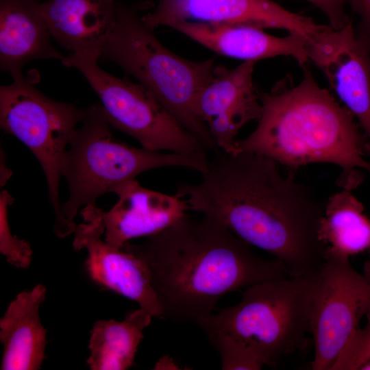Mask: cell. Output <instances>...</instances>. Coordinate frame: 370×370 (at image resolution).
Returning <instances> with one entry per match:
<instances>
[{
  "mask_svg": "<svg viewBox=\"0 0 370 370\" xmlns=\"http://www.w3.org/2000/svg\"><path fill=\"white\" fill-rule=\"evenodd\" d=\"M12 175V171L6 164L5 156L4 151L1 149L0 152V186H5Z\"/></svg>",
  "mask_w": 370,
  "mask_h": 370,
  "instance_id": "25",
  "label": "cell"
},
{
  "mask_svg": "<svg viewBox=\"0 0 370 370\" xmlns=\"http://www.w3.org/2000/svg\"><path fill=\"white\" fill-rule=\"evenodd\" d=\"M345 2L360 18L354 29L355 36L370 53V0H345Z\"/></svg>",
  "mask_w": 370,
  "mask_h": 370,
  "instance_id": "23",
  "label": "cell"
},
{
  "mask_svg": "<svg viewBox=\"0 0 370 370\" xmlns=\"http://www.w3.org/2000/svg\"><path fill=\"white\" fill-rule=\"evenodd\" d=\"M199 183H180L189 210L214 219L275 256L291 277L319 271L326 245L319 238L325 203L284 177L274 160L237 150L212 152Z\"/></svg>",
  "mask_w": 370,
  "mask_h": 370,
  "instance_id": "1",
  "label": "cell"
},
{
  "mask_svg": "<svg viewBox=\"0 0 370 370\" xmlns=\"http://www.w3.org/2000/svg\"><path fill=\"white\" fill-rule=\"evenodd\" d=\"M363 206L345 189L328 198L319 227L320 240L332 250L346 256L370 248V221Z\"/></svg>",
  "mask_w": 370,
  "mask_h": 370,
  "instance_id": "20",
  "label": "cell"
},
{
  "mask_svg": "<svg viewBox=\"0 0 370 370\" xmlns=\"http://www.w3.org/2000/svg\"><path fill=\"white\" fill-rule=\"evenodd\" d=\"M14 197L5 190L0 192V252L6 261L16 268H27L32 260L30 244L12 234L8 219V208Z\"/></svg>",
  "mask_w": 370,
  "mask_h": 370,
  "instance_id": "21",
  "label": "cell"
},
{
  "mask_svg": "<svg viewBox=\"0 0 370 370\" xmlns=\"http://www.w3.org/2000/svg\"><path fill=\"white\" fill-rule=\"evenodd\" d=\"M38 81V74L30 71L10 85L1 86L0 127L22 142L38 160L55 214L54 232L57 236L64 238L74 233L77 225L62 212V162L86 108L47 97L36 87Z\"/></svg>",
  "mask_w": 370,
  "mask_h": 370,
  "instance_id": "7",
  "label": "cell"
},
{
  "mask_svg": "<svg viewBox=\"0 0 370 370\" xmlns=\"http://www.w3.org/2000/svg\"><path fill=\"white\" fill-rule=\"evenodd\" d=\"M123 246L145 261L161 319L175 322L196 323L227 293L291 277L278 260L262 258L225 225L204 216L186 214L141 244Z\"/></svg>",
  "mask_w": 370,
  "mask_h": 370,
  "instance_id": "2",
  "label": "cell"
},
{
  "mask_svg": "<svg viewBox=\"0 0 370 370\" xmlns=\"http://www.w3.org/2000/svg\"><path fill=\"white\" fill-rule=\"evenodd\" d=\"M319 8L327 16L330 26L339 29L351 19L344 10L345 0H306Z\"/></svg>",
  "mask_w": 370,
  "mask_h": 370,
  "instance_id": "24",
  "label": "cell"
},
{
  "mask_svg": "<svg viewBox=\"0 0 370 370\" xmlns=\"http://www.w3.org/2000/svg\"><path fill=\"white\" fill-rule=\"evenodd\" d=\"M293 85L290 79L278 82L269 92H259L262 113L256 128L236 140L237 150L269 157L288 167L314 162L337 165V183L352 190L363 180L360 169L370 173V144L354 121L325 88L315 82L309 66Z\"/></svg>",
  "mask_w": 370,
  "mask_h": 370,
  "instance_id": "3",
  "label": "cell"
},
{
  "mask_svg": "<svg viewBox=\"0 0 370 370\" xmlns=\"http://www.w3.org/2000/svg\"><path fill=\"white\" fill-rule=\"evenodd\" d=\"M153 5L117 1L116 21L99 60L119 65L147 88L207 151L219 148L207 126L195 114L199 92L212 79L213 59L193 61L166 48L143 23L140 13Z\"/></svg>",
  "mask_w": 370,
  "mask_h": 370,
  "instance_id": "5",
  "label": "cell"
},
{
  "mask_svg": "<svg viewBox=\"0 0 370 370\" xmlns=\"http://www.w3.org/2000/svg\"><path fill=\"white\" fill-rule=\"evenodd\" d=\"M77 69L100 99L111 126L152 151L178 153L207 151L147 88L119 78L72 54L61 61ZM208 152V151H207Z\"/></svg>",
  "mask_w": 370,
  "mask_h": 370,
  "instance_id": "8",
  "label": "cell"
},
{
  "mask_svg": "<svg viewBox=\"0 0 370 370\" xmlns=\"http://www.w3.org/2000/svg\"><path fill=\"white\" fill-rule=\"evenodd\" d=\"M366 317V325L351 337L332 370H370V310Z\"/></svg>",
  "mask_w": 370,
  "mask_h": 370,
  "instance_id": "22",
  "label": "cell"
},
{
  "mask_svg": "<svg viewBox=\"0 0 370 370\" xmlns=\"http://www.w3.org/2000/svg\"><path fill=\"white\" fill-rule=\"evenodd\" d=\"M153 316L138 308L125 319L96 321L90 331V355L86 364L91 370H125L131 367L143 331L151 323Z\"/></svg>",
  "mask_w": 370,
  "mask_h": 370,
  "instance_id": "19",
  "label": "cell"
},
{
  "mask_svg": "<svg viewBox=\"0 0 370 370\" xmlns=\"http://www.w3.org/2000/svg\"><path fill=\"white\" fill-rule=\"evenodd\" d=\"M100 103L86 108L73 132L62 162L69 197L62 212L73 221L80 210L96 206L97 199L142 173L178 166L201 173L209 161L207 151L178 153L134 147L116 140Z\"/></svg>",
  "mask_w": 370,
  "mask_h": 370,
  "instance_id": "6",
  "label": "cell"
},
{
  "mask_svg": "<svg viewBox=\"0 0 370 370\" xmlns=\"http://www.w3.org/2000/svg\"><path fill=\"white\" fill-rule=\"evenodd\" d=\"M142 20L152 31L171 21L185 20L283 29L307 40L324 26L272 0H158L153 10L142 15Z\"/></svg>",
  "mask_w": 370,
  "mask_h": 370,
  "instance_id": "12",
  "label": "cell"
},
{
  "mask_svg": "<svg viewBox=\"0 0 370 370\" xmlns=\"http://www.w3.org/2000/svg\"><path fill=\"white\" fill-rule=\"evenodd\" d=\"M369 260L365 262L364 272L370 274V248L368 249Z\"/></svg>",
  "mask_w": 370,
  "mask_h": 370,
  "instance_id": "26",
  "label": "cell"
},
{
  "mask_svg": "<svg viewBox=\"0 0 370 370\" xmlns=\"http://www.w3.org/2000/svg\"><path fill=\"white\" fill-rule=\"evenodd\" d=\"M95 206L82 208L84 223L76 226L73 247L87 251L86 268L97 284L136 302L153 317L162 318V309L151 285L149 267L138 254L123 246L108 244L104 227Z\"/></svg>",
  "mask_w": 370,
  "mask_h": 370,
  "instance_id": "10",
  "label": "cell"
},
{
  "mask_svg": "<svg viewBox=\"0 0 370 370\" xmlns=\"http://www.w3.org/2000/svg\"><path fill=\"white\" fill-rule=\"evenodd\" d=\"M47 293L37 284L19 293L0 319V341L3 345L1 370H37L45 358L47 329L39 310Z\"/></svg>",
  "mask_w": 370,
  "mask_h": 370,
  "instance_id": "18",
  "label": "cell"
},
{
  "mask_svg": "<svg viewBox=\"0 0 370 370\" xmlns=\"http://www.w3.org/2000/svg\"><path fill=\"white\" fill-rule=\"evenodd\" d=\"M118 0H47L42 12L51 37L75 57L97 62L116 21Z\"/></svg>",
  "mask_w": 370,
  "mask_h": 370,
  "instance_id": "16",
  "label": "cell"
},
{
  "mask_svg": "<svg viewBox=\"0 0 370 370\" xmlns=\"http://www.w3.org/2000/svg\"><path fill=\"white\" fill-rule=\"evenodd\" d=\"M255 63L244 61L232 69L214 65L212 79L195 97V113L220 150L236 151L239 131L260 118L262 104L253 82Z\"/></svg>",
  "mask_w": 370,
  "mask_h": 370,
  "instance_id": "13",
  "label": "cell"
},
{
  "mask_svg": "<svg viewBox=\"0 0 370 370\" xmlns=\"http://www.w3.org/2000/svg\"><path fill=\"white\" fill-rule=\"evenodd\" d=\"M306 51L370 144V53L357 40L352 20L339 29L324 25L307 41Z\"/></svg>",
  "mask_w": 370,
  "mask_h": 370,
  "instance_id": "11",
  "label": "cell"
},
{
  "mask_svg": "<svg viewBox=\"0 0 370 370\" xmlns=\"http://www.w3.org/2000/svg\"><path fill=\"white\" fill-rule=\"evenodd\" d=\"M349 258L326 246L310 324L314 347L312 370H332L370 310V274L356 271Z\"/></svg>",
  "mask_w": 370,
  "mask_h": 370,
  "instance_id": "9",
  "label": "cell"
},
{
  "mask_svg": "<svg viewBox=\"0 0 370 370\" xmlns=\"http://www.w3.org/2000/svg\"><path fill=\"white\" fill-rule=\"evenodd\" d=\"M221 56L256 62L279 56L294 58L301 66L309 62L307 40L297 34L285 37L269 34L263 29L225 23L173 21L166 25Z\"/></svg>",
  "mask_w": 370,
  "mask_h": 370,
  "instance_id": "15",
  "label": "cell"
},
{
  "mask_svg": "<svg viewBox=\"0 0 370 370\" xmlns=\"http://www.w3.org/2000/svg\"><path fill=\"white\" fill-rule=\"evenodd\" d=\"M319 272L253 284L238 304L196 324L217 350L238 347L274 367L306 345Z\"/></svg>",
  "mask_w": 370,
  "mask_h": 370,
  "instance_id": "4",
  "label": "cell"
},
{
  "mask_svg": "<svg viewBox=\"0 0 370 370\" xmlns=\"http://www.w3.org/2000/svg\"><path fill=\"white\" fill-rule=\"evenodd\" d=\"M116 203L107 211L95 206L101 218L105 241L122 248L130 240L158 234L186 215L185 199L142 186L136 179L114 192Z\"/></svg>",
  "mask_w": 370,
  "mask_h": 370,
  "instance_id": "14",
  "label": "cell"
},
{
  "mask_svg": "<svg viewBox=\"0 0 370 370\" xmlns=\"http://www.w3.org/2000/svg\"><path fill=\"white\" fill-rule=\"evenodd\" d=\"M51 35L38 0H0V68L14 79L24 66L37 59L65 57L52 45Z\"/></svg>",
  "mask_w": 370,
  "mask_h": 370,
  "instance_id": "17",
  "label": "cell"
}]
</instances>
